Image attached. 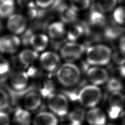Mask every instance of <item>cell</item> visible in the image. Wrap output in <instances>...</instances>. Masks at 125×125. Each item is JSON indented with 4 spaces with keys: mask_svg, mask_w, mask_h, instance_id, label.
<instances>
[{
    "mask_svg": "<svg viewBox=\"0 0 125 125\" xmlns=\"http://www.w3.org/2000/svg\"><path fill=\"white\" fill-rule=\"evenodd\" d=\"M86 62L92 65H105L111 58V50L108 46L99 44L91 46L86 50Z\"/></svg>",
    "mask_w": 125,
    "mask_h": 125,
    "instance_id": "cell-1",
    "label": "cell"
},
{
    "mask_svg": "<svg viewBox=\"0 0 125 125\" xmlns=\"http://www.w3.org/2000/svg\"><path fill=\"white\" fill-rule=\"evenodd\" d=\"M57 76L62 85L73 87L79 83L81 72L76 65L68 62L59 67L57 73Z\"/></svg>",
    "mask_w": 125,
    "mask_h": 125,
    "instance_id": "cell-2",
    "label": "cell"
},
{
    "mask_svg": "<svg viewBox=\"0 0 125 125\" xmlns=\"http://www.w3.org/2000/svg\"><path fill=\"white\" fill-rule=\"evenodd\" d=\"M102 96L101 90L95 85L84 86L78 94L77 102L87 108H93L99 103Z\"/></svg>",
    "mask_w": 125,
    "mask_h": 125,
    "instance_id": "cell-3",
    "label": "cell"
},
{
    "mask_svg": "<svg viewBox=\"0 0 125 125\" xmlns=\"http://www.w3.org/2000/svg\"><path fill=\"white\" fill-rule=\"evenodd\" d=\"M48 105L52 112L59 117H64L68 114L69 103L64 94H52L48 97Z\"/></svg>",
    "mask_w": 125,
    "mask_h": 125,
    "instance_id": "cell-4",
    "label": "cell"
},
{
    "mask_svg": "<svg viewBox=\"0 0 125 125\" xmlns=\"http://www.w3.org/2000/svg\"><path fill=\"white\" fill-rule=\"evenodd\" d=\"M86 50V45L70 42L62 47L61 54L65 61L70 62L79 59Z\"/></svg>",
    "mask_w": 125,
    "mask_h": 125,
    "instance_id": "cell-5",
    "label": "cell"
},
{
    "mask_svg": "<svg viewBox=\"0 0 125 125\" xmlns=\"http://www.w3.org/2000/svg\"><path fill=\"white\" fill-rule=\"evenodd\" d=\"M125 103V95L120 92H113L108 99V114L111 119L120 117Z\"/></svg>",
    "mask_w": 125,
    "mask_h": 125,
    "instance_id": "cell-6",
    "label": "cell"
},
{
    "mask_svg": "<svg viewBox=\"0 0 125 125\" xmlns=\"http://www.w3.org/2000/svg\"><path fill=\"white\" fill-rule=\"evenodd\" d=\"M40 62L43 69L48 72H53L59 69L61 59L57 53L46 52L42 54Z\"/></svg>",
    "mask_w": 125,
    "mask_h": 125,
    "instance_id": "cell-7",
    "label": "cell"
},
{
    "mask_svg": "<svg viewBox=\"0 0 125 125\" xmlns=\"http://www.w3.org/2000/svg\"><path fill=\"white\" fill-rule=\"evenodd\" d=\"M7 25L8 30L14 34H21L26 29L27 20L22 15L12 14L9 17Z\"/></svg>",
    "mask_w": 125,
    "mask_h": 125,
    "instance_id": "cell-8",
    "label": "cell"
},
{
    "mask_svg": "<svg viewBox=\"0 0 125 125\" xmlns=\"http://www.w3.org/2000/svg\"><path fill=\"white\" fill-rule=\"evenodd\" d=\"M21 40L14 35H6L0 38V52L12 54L19 48Z\"/></svg>",
    "mask_w": 125,
    "mask_h": 125,
    "instance_id": "cell-9",
    "label": "cell"
},
{
    "mask_svg": "<svg viewBox=\"0 0 125 125\" xmlns=\"http://www.w3.org/2000/svg\"><path fill=\"white\" fill-rule=\"evenodd\" d=\"M87 76L91 82L94 85L104 84L109 79L108 73L105 69L99 67H92L87 71Z\"/></svg>",
    "mask_w": 125,
    "mask_h": 125,
    "instance_id": "cell-10",
    "label": "cell"
},
{
    "mask_svg": "<svg viewBox=\"0 0 125 125\" xmlns=\"http://www.w3.org/2000/svg\"><path fill=\"white\" fill-rule=\"evenodd\" d=\"M29 75L24 71H17L13 73L10 77V84L14 90L21 91L27 87Z\"/></svg>",
    "mask_w": 125,
    "mask_h": 125,
    "instance_id": "cell-11",
    "label": "cell"
},
{
    "mask_svg": "<svg viewBox=\"0 0 125 125\" xmlns=\"http://www.w3.org/2000/svg\"><path fill=\"white\" fill-rule=\"evenodd\" d=\"M86 119L91 125H105L106 116L103 111L98 108H94L88 111Z\"/></svg>",
    "mask_w": 125,
    "mask_h": 125,
    "instance_id": "cell-12",
    "label": "cell"
},
{
    "mask_svg": "<svg viewBox=\"0 0 125 125\" xmlns=\"http://www.w3.org/2000/svg\"><path fill=\"white\" fill-rule=\"evenodd\" d=\"M41 97L36 92L31 91L26 94L24 97V105L26 110L33 111L37 109L41 104Z\"/></svg>",
    "mask_w": 125,
    "mask_h": 125,
    "instance_id": "cell-13",
    "label": "cell"
},
{
    "mask_svg": "<svg viewBox=\"0 0 125 125\" xmlns=\"http://www.w3.org/2000/svg\"><path fill=\"white\" fill-rule=\"evenodd\" d=\"M88 25L84 22L75 24L71 26L67 33V39L71 42L76 41L84 35Z\"/></svg>",
    "mask_w": 125,
    "mask_h": 125,
    "instance_id": "cell-14",
    "label": "cell"
},
{
    "mask_svg": "<svg viewBox=\"0 0 125 125\" xmlns=\"http://www.w3.org/2000/svg\"><path fill=\"white\" fill-rule=\"evenodd\" d=\"M58 120L52 113L41 112L36 116L33 125H57Z\"/></svg>",
    "mask_w": 125,
    "mask_h": 125,
    "instance_id": "cell-15",
    "label": "cell"
},
{
    "mask_svg": "<svg viewBox=\"0 0 125 125\" xmlns=\"http://www.w3.org/2000/svg\"><path fill=\"white\" fill-rule=\"evenodd\" d=\"M106 18L103 13L93 8L89 15V23L94 27L102 28L106 25Z\"/></svg>",
    "mask_w": 125,
    "mask_h": 125,
    "instance_id": "cell-16",
    "label": "cell"
},
{
    "mask_svg": "<svg viewBox=\"0 0 125 125\" xmlns=\"http://www.w3.org/2000/svg\"><path fill=\"white\" fill-rule=\"evenodd\" d=\"M48 38L43 33L33 35L30 40V44L36 52L45 50L48 44Z\"/></svg>",
    "mask_w": 125,
    "mask_h": 125,
    "instance_id": "cell-17",
    "label": "cell"
},
{
    "mask_svg": "<svg viewBox=\"0 0 125 125\" xmlns=\"http://www.w3.org/2000/svg\"><path fill=\"white\" fill-rule=\"evenodd\" d=\"M47 32L52 40H59L65 33V28L62 22H54L48 25Z\"/></svg>",
    "mask_w": 125,
    "mask_h": 125,
    "instance_id": "cell-18",
    "label": "cell"
},
{
    "mask_svg": "<svg viewBox=\"0 0 125 125\" xmlns=\"http://www.w3.org/2000/svg\"><path fill=\"white\" fill-rule=\"evenodd\" d=\"M38 57L39 54L36 51L26 49L20 53L18 56V58L20 63L23 66L27 67L35 62Z\"/></svg>",
    "mask_w": 125,
    "mask_h": 125,
    "instance_id": "cell-19",
    "label": "cell"
},
{
    "mask_svg": "<svg viewBox=\"0 0 125 125\" xmlns=\"http://www.w3.org/2000/svg\"><path fill=\"white\" fill-rule=\"evenodd\" d=\"M125 32V29L116 25L107 26L104 29L103 36L109 41H114L121 36Z\"/></svg>",
    "mask_w": 125,
    "mask_h": 125,
    "instance_id": "cell-20",
    "label": "cell"
},
{
    "mask_svg": "<svg viewBox=\"0 0 125 125\" xmlns=\"http://www.w3.org/2000/svg\"><path fill=\"white\" fill-rule=\"evenodd\" d=\"M77 11L68 5L65 6L59 11V15L62 21L65 23L69 24L75 22L77 19Z\"/></svg>",
    "mask_w": 125,
    "mask_h": 125,
    "instance_id": "cell-21",
    "label": "cell"
},
{
    "mask_svg": "<svg viewBox=\"0 0 125 125\" xmlns=\"http://www.w3.org/2000/svg\"><path fill=\"white\" fill-rule=\"evenodd\" d=\"M14 120L18 125H30L31 122V115L28 110L21 108L16 109Z\"/></svg>",
    "mask_w": 125,
    "mask_h": 125,
    "instance_id": "cell-22",
    "label": "cell"
},
{
    "mask_svg": "<svg viewBox=\"0 0 125 125\" xmlns=\"http://www.w3.org/2000/svg\"><path fill=\"white\" fill-rule=\"evenodd\" d=\"M14 10V0H4L0 3V18L10 17Z\"/></svg>",
    "mask_w": 125,
    "mask_h": 125,
    "instance_id": "cell-23",
    "label": "cell"
},
{
    "mask_svg": "<svg viewBox=\"0 0 125 125\" xmlns=\"http://www.w3.org/2000/svg\"><path fill=\"white\" fill-rule=\"evenodd\" d=\"M86 117L84 109L77 108L71 111L69 115L70 124L73 125H82Z\"/></svg>",
    "mask_w": 125,
    "mask_h": 125,
    "instance_id": "cell-24",
    "label": "cell"
},
{
    "mask_svg": "<svg viewBox=\"0 0 125 125\" xmlns=\"http://www.w3.org/2000/svg\"><path fill=\"white\" fill-rule=\"evenodd\" d=\"M117 3V0H98V9L103 13L112 11Z\"/></svg>",
    "mask_w": 125,
    "mask_h": 125,
    "instance_id": "cell-25",
    "label": "cell"
},
{
    "mask_svg": "<svg viewBox=\"0 0 125 125\" xmlns=\"http://www.w3.org/2000/svg\"><path fill=\"white\" fill-rule=\"evenodd\" d=\"M124 88L122 81L116 77H112L107 81L106 89L111 93L120 92Z\"/></svg>",
    "mask_w": 125,
    "mask_h": 125,
    "instance_id": "cell-26",
    "label": "cell"
},
{
    "mask_svg": "<svg viewBox=\"0 0 125 125\" xmlns=\"http://www.w3.org/2000/svg\"><path fill=\"white\" fill-rule=\"evenodd\" d=\"M113 20L118 25L125 24V7H119L114 10L113 14Z\"/></svg>",
    "mask_w": 125,
    "mask_h": 125,
    "instance_id": "cell-27",
    "label": "cell"
},
{
    "mask_svg": "<svg viewBox=\"0 0 125 125\" xmlns=\"http://www.w3.org/2000/svg\"><path fill=\"white\" fill-rule=\"evenodd\" d=\"M71 7L76 11L87 9L91 4L90 0H70Z\"/></svg>",
    "mask_w": 125,
    "mask_h": 125,
    "instance_id": "cell-28",
    "label": "cell"
},
{
    "mask_svg": "<svg viewBox=\"0 0 125 125\" xmlns=\"http://www.w3.org/2000/svg\"><path fill=\"white\" fill-rule=\"evenodd\" d=\"M54 91V86L52 82H46L41 89V93L44 97H49L51 95L53 94V91Z\"/></svg>",
    "mask_w": 125,
    "mask_h": 125,
    "instance_id": "cell-29",
    "label": "cell"
},
{
    "mask_svg": "<svg viewBox=\"0 0 125 125\" xmlns=\"http://www.w3.org/2000/svg\"><path fill=\"white\" fill-rule=\"evenodd\" d=\"M113 62L118 65L121 66L125 63V53L120 51H115L111 55Z\"/></svg>",
    "mask_w": 125,
    "mask_h": 125,
    "instance_id": "cell-30",
    "label": "cell"
},
{
    "mask_svg": "<svg viewBox=\"0 0 125 125\" xmlns=\"http://www.w3.org/2000/svg\"><path fill=\"white\" fill-rule=\"evenodd\" d=\"M9 105V98L7 94L0 89V111L5 110Z\"/></svg>",
    "mask_w": 125,
    "mask_h": 125,
    "instance_id": "cell-31",
    "label": "cell"
},
{
    "mask_svg": "<svg viewBox=\"0 0 125 125\" xmlns=\"http://www.w3.org/2000/svg\"><path fill=\"white\" fill-rule=\"evenodd\" d=\"M34 35V31H33L30 28H29L28 29L24 31L22 35L21 42H22L24 46H28L30 43V40L32 36Z\"/></svg>",
    "mask_w": 125,
    "mask_h": 125,
    "instance_id": "cell-32",
    "label": "cell"
},
{
    "mask_svg": "<svg viewBox=\"0 0 125 125\" xmlns=\"http://www.w3.org/2000/svg\"><path fill=\"white\" fill-rule=\"evenodd\" d=\"M10 69L9 62L4 58L0 55V75H3L8 73Z\"/></svg>",
    "mask_w": 125,
    "mask_h": 125,
    "instance_id": "cell-33",
    "label": "cell"
},
{
    "mask_svg": "<svg viewBox=\"0 0 125 125\" xmlns=\"http://www.w3.org/2000/svg\"><path fill=\"white\" fill-rule=\"evenodd\" d=\"M35 1L36 4L38 7L46 9L52 6L54 0H35Z\"/></svg>",
    "mask_w": 125,
    "mask_h": 125,
    "instance_id": "cell-34",
    "label": "cell"
},
{
    "mask_svg": "<svg viewBox=\"0 0 125 125\" xmlns=\"http://www.w3.org/2000/svg\"><path fill=\"white\" fill-rule=\"evenodd\" d=\"M0 125H10V116L3 111H0Z\"/></svg>",
    "mask_w": 125,
    "mask_h": 125,
    "instance_id": "cell-35",
    "label": "cell"
},
{
    "mask_svg": "<svg viewBox=\"0 0 125 125\" xmlns=\"http://www.w3.org/2000/svg\"><path fill=\"white\" fill-rule=\"evenodd\" d=\"M18 3L21 8H28L33 3L32 0H17Z\"/></svg>",
    "mask_w": 125,
    "mask_h": 125,
    "instance_id": "cell-36",
    "label": "cell"
},
{
    "mask_svg": "<svg viewBox=\"0 0 125 125\" xmlns=\"http://www.w3.org/2000/svg\"><path fill=\"white\" fill-rule=\"evenodd\" d=\"M119 47L122 52L125 53V36L121 37L119 42Z\"/></svg>",
    "mask_w": 125,
    "mask_h": 125,
    "instance_id": "cell-37",
    "label": "cell"
},
{
    "mask_svg": "<svg viewBox=\"0 0 125 125\" xmlns=\"http://www.w3.org/2000/svg\"><path fill=\"white\" fill-rule=\"evenodd\" d=\"M118 70H119L120 76L125 79V63L122 65L120 66Z\"/></svg>",
    "mask_w": 125,
    "mask_h": 125,
    "instance_id": "cell-38",
    "label": "cell"
},
{
    "mask_svg": "<svg viewBox=\"0 0 125 125\" xmlns=\"http://www.w3.org/2000/svg\"><path fill=\"white\" fill-rule=\"evenodd\" d=\"M120 119L122 122V125H125V110L122 111L120 115Z\"/></svg>",
    "mask_w": 125,
    "mask_h": 125,
    "instance_id": "cell-39",
    "label": "cell"
},
{
    "mask_svg": "<svg viewBox=\"0 0 125 125\" xmlns=\"http://www.w3.org/2000/svg\"><path fill=\"white\" fill-rule=\"evenodd\" d=\"M3 30V25L2 22L0 21V33H1Z\"/></svg>",
    "mask_w": 125,
    "mask_h": 125,
    "instance_id": "cell-40",
    "label": "cell"
},
{
    "mask_svg": "<svg viewBox=\"0 0 125 125\" xmlns=\"http://www.w3.org/2000/svg\"><path fill=\"white\" fill-rule=\"evenodd\" d=\"M117 1L120 2H125V0H117Z\"/></svg>",
    "mask_w": 125,
    "mask_h": 125,
    "instance_id": "cell-41",
    "label": "cell"
},
{
    "mask_svg": "<svg viewBox=\"0 0 125 125\" xmlns=\"http://www.w3.org/2000/svg\"><path fill=\"white\" fill-rule=\"evenodd\" d=\"M71 125V124H62V125Z\"/></svg>",
    "mask_w": 125,
    "mask_h": 125,
    "instance_id": "cell-42",
    "label": "cell"
},
{
    "mask_svg": "<svg viewBox=\"0 0 125 125\" xmlns=\"http://www.w3.org/2000/svg\"><path fill=\"white\" fill-rule=\"evenodd\" d=\"M4 0H0V3H1V2H3V1H4Z\"/></svg>",
    "mask_w": 125,
    "mask_h": 125,
    "instance_id": "cell-43",
    "label": "cell"
},
{
    "mask_svg": "<svg viewBox=\"0 0 125 125\" xmlns=\"http://www.w3.org/2000/svg\"><path fill=\"white\" fill-rule=\"evenodd\" d=\"M116 125L114 124H109V125Z\"/></svg>",
    "mask_w": 125,
    "mask_h": 125,
    "instance_id": "cell-44",
    "label": "cell"
}]
</instances>
